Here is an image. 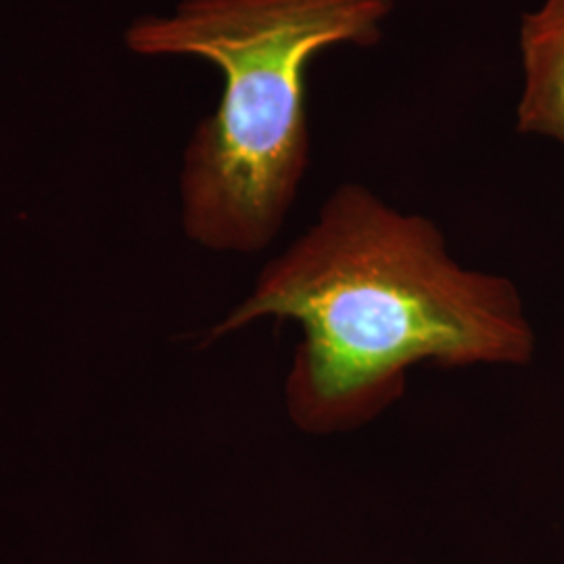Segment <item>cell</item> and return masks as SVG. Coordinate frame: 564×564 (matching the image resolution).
Returning <instances> with one entry per match:
<instances>
[{"label":"cell","instance_id":"2","mask_svg":"<svg viewBox=\"0 0 564 564\" xmlns=\"http://www.w3.org/2000/svg\"><path fill=\"white\" fill-rule=\"evenodd\" d=\"M395 0H181L123 32L141 57H195L223 99L184 149V235L220 253L276 239L310 165L307 72L335 46H375Z\"/></svg>","mask_w":564,"mask_h":564},{"label":"cell","instance_id":"1","mask_svg":"<svg viewBox=\"0 0 564 564\" xmlns=\"http://www.w3.org/2000/svg\"><path fill=\"white\" fill-rule=\"evenodd\" d=\"M263 318L302 328L284 403L312 435L379 416L402 398L416 364L523 366L535 354L512 282L464 268L437 224L356 182L328 195L314 224L265 263L207 341Z\"/></svg>","mask_w":564,"mask_h":564},{"label":"cell","instance_id":"3","mask_svg":"<svg viewBox=\"0 0 564 564\" xmlns=\"http://www.w3.org/2000/svg\"><path fill=\"white\" fill-rule=\"evenodd\" d=\"M523 88L517 130L564 144V0H544L519 25Z\"/></svg>","mask_w":564,"mask_h":564}]
</instances>
